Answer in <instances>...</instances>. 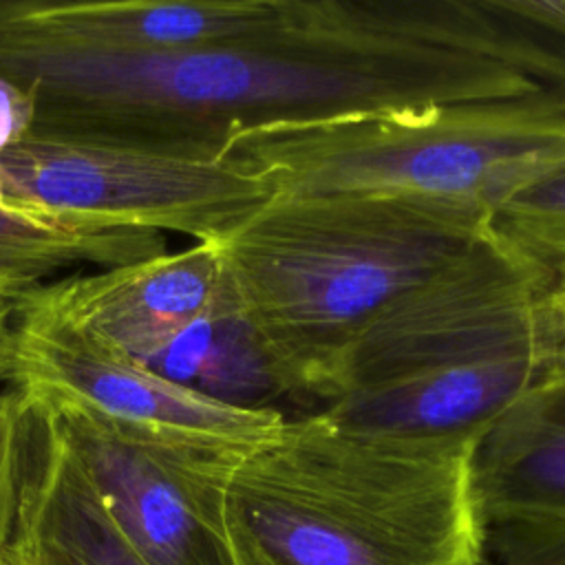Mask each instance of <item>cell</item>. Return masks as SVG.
Returning <instances> with one entry per match:
<instances>
[{"label": "cell", "instance_id": "obj_10", "mask_svg": "<svg viewBox=\"0 0 565 565\" xmlns=\"http://www.w3.org/2000/svg\"><path fill=\"white\" fill-rule=\"evenodd\" d=\"M29 408L18 516L0 565H146L102 508L55 417Z\"/></svg>", "mask_w": 565, "mask_h": 565}, {"label": "cell", "instance_id": "obj_6", "mask_svg": "<svg viewBox=\"0 0 565 565\" xmlns=\"http://www.w3.org/2000/svg\"><path fill=\"white\" fill-rule=\"evenodd\" d=\"M2 342V380L33 408L77 415L146 444L216 452L274 428L278 408H247L181 386L55 320L15 307Z\"/></svg>", "mask_w": 565, "mask_h": 565}, {"label": "cell", "instance_id": "obj_7", "mask_svg": "<svg viewBox=\"0 0 565 565\" xmlns=\"http://www.w3.org/2000/svg\"><path fill=\"white\" fill-rule=\"evenodd\" d=\"M51 415L113 525L146 565H230L221 472L236 448H166L86 417Z\"/></svg>", "mask_w": 565, "mask_h": 565}, {"label": "cell", "instance_id": "obj_5", "mask_svg": "<svg viewBox=\"0 0 565 565\" xmlns=\"http://www.w3.org/2000/svg\"><path fill=\"white\" fill-rule=\"evenodd\" d=\"M0 177L20 199L66 218L221 243L271 185L225 152L29 132L0 150Z\"/></svg>", "mask_w": 565, "mask_h": 565}, {"label": "cell", "instance_id": "obj_3", "mask_svg": "<svg viewBox=\"0 0 565 565\" xmlns=\"http://www.w3.org/2000/svg\"><path fill=\"white\" fill-rule=\"evenodd\" d=\"M556 360L552 282L492 227L353 342L331 419L384 435L486 428Z\"/></svg>", "mask_w": 565, "mask_h": 565}, {"label": "cell", "instance_id": "obj_16", "mask_svg": "<svg viewBox=\"0 0 565 565\" xmlns=\"http://www.w3.org/2000/svg\"><path fill=\"white\" fill-rule=\"evenodd\" d=\"M497 565H565V521H523L486 527Z\"/></svg>", "mask_w": 565, "mask_h": 565}, {"label": "cell", "instance_id": "obj_12", "mask_svg": "<svg viewBox=\"0 0 565 565\" xmlns=\"http://www.w3.org/2000/svg\"><path fill=\"white\" fill-rule=\"evenodd\" d=\"M166 252L163 234L66 218L15 196L0 177V287L13 305L66 269H110Z\"/></svg>", "mask_w": 565, "mask_h": 565}, {"label": "cell", "instance_id": "obj_19", "mask_svg": "<svg viewBox=\"0 0 565 565\" xmlns=\"http://www.w3.org/2000/svg\"><path fill=\"white\" fill-rule=\"evenodd\" d=\"M11 313H13V305L11 302H0V360H2V342H4V331L9 327V320H11ZM2 366H0V384H2Z\"/></svg>", "mask_w": 565, "mask_h": 565}, {"label": "cell", "instance_id": "obj_17", "mask_svg": "<svg viewBox=\"0 0 565 565\" xmlns=\"http://www.w3.org/2000/svg\"><path fill=\"white\" fill-rule=\"evenodd\" d=\"M512 22L565 49V0H492Z\"/></svg>", "mask_w": 565, "mask_h": 565}, {"label": "cell", "instance_id": "obj_4", "mask_svg": "<svg viewBox=\"0 0 565 565\" xmlns=\"http://www.w3.org/2000/svg\"><path fill=\"white\" fill-rule=\"evenodd\" d=\"M225 154L274 194L380 192L490 214L565 163V93L470 99L238 132Z\"/></svg>", "mask_w": 565, "mask_h": 565}, {"label": "cell", "instance_id": "obj_2", "mask_svg": "<svg viewBox=\"0 0 565 565\" xmlns=\"http://www.w3.org/2000/svg\"><path fill=\"white\" fill-rule=\"evenodd\" d=\"M490 221L470 203L404 194H274L216 245L278 393L324 408L364 327Z\"/></svg>", "mask_w": 565, "mask_h": 565}, {"label": "cell", "instance_id": "obj_15", "mask_svg": "<svg viewBox=\"0 0 565 565\" xmlns=\"http://www.w3.org/2000/svg\"><path fill=\"white\" fill-rule=\"evenodd\" d=\"M29 417H31V408L24 402V397L2 382L0 384V561L4 556V550L15 527Z\"/></svg>", "mask_w": 565, "mask_h": 565}, {"label": "cell", "instance_id": "obj_20", "mask_svg": "<svg viewBox=\"0 0 565 565\" xmlns=\"http://www.w3.org/2000/svg\"><path fill=\"white\" fill-rule=\"evenodd\" d=\"M0 302H11V305H13V298H11L2 287H0Z\"/></svg>", "mask_w": 565, "mask_h": 565}, {"label": "cell", "instance_id": "obj_8", "mask_svg": "<svg viewBox=\"0 0 565 565\" xmlns=\"http://www.w3.org/2000/svg\"><path fill=\"white\" fill-rule=\"evenodd\" d=\"M291 11L294 0H0V44L64 55L263 44Z\"/></svg>", "mask_w": 565, "mask_h": 565}, {"label": "cell", "instance_id": "obj_13", "mask_svg": "<svg viewBox=\"0 0 565 565\" xmlns=\"http://www.w3.org/2000/svg\"><path fill=\"white\" fill-rule=\"evenodd\" d=\"M154 373L207 397L274 408L278 388L225 280V291L201 318L174 331L139 360Z\"/></svg>", "mask_w": 565, "mask_h": 565}, {"label": "cell", "instance_id": "obj_9", "mask_svg": "<svg viewBox=\"0 0 565 565\" xmlns=\"http://www.w3.org/2000/svg\"><path fill=\"white\" fill-rule=\"evenodd\" d=\"M225 291L216 243H194L130 265L46 282L15 307L33 309L90 342L139 360L210 311Z\"/></svg>", "mask_w": 565, "mask_h": 565}, {"label": "cell", "instance_id": "obj_14", "mask_svg": "<svg viewBox=\"0 0 565 565\" xmlns=\"http://www.w3.org/2000/svg\"><path fill=\"white\" fill-rule=\"evenodd\" d=\"M490 227L552 285L565 280V163L508 196Z\"/></svg>", "mask_w": 565, "mask_h": 565}, {"label": "cell", "instance_id": "obj_18", "mask_svg": "<svg viewBox=\"0 0 565 565\" xmlns=\"http://www.w3.org/2000/svg\"><path fill=\"white\" fill-rule=\"evenodd\" d=\"M552 318L556 331V355L565 358V280L552 285Z\"/></svg>", "mask_w": 565, "mask_h": 565}, {"label": "cell", "instance_id": "obj_1", "mask_svg": "<svg viewBox=\"0 0 565 565\" xmlns=\"http://www.w3.org/2000/svg\"><path fill=\"white\" fill-rule=\"evenodd\" d=\"M481 433L406 437L322 411L282 415L223 461L230 565H483Z\"/></svg>", "mask_w": 565, "mask_h": 565}, {"label": "cell", "instance_id": "obj_11", "mask_svg": "<svg viewBox=\"0 0 565 565\" xmlns=\"http://www.w3.org/2000/svg\"><path fill=\"white\" fill-rule=\"evenodd\" d=\"M472 494L483 530L565 521V358L483 428Z\"/></svg>", "mask_w": 565, "mask_h": 565}]
</instances>
